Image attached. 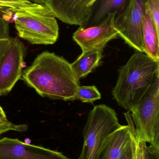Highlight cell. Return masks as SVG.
<instances>
[{"mask_svg":"<svg viewBox=\"0 0 159 159\" xmlns=\"http://www.w3.org/2000/svg\"><path fill=\"white\" fill-rule=\"evenodd\" d=\"M31 2L29 0H0V12L5 15Z\"/></svg>","mask_w":159,"mask_h":159,"instance_id":"e0dca14e","label":"cell"},{"mask_svg":"<svg viewBox=\"0 0 159 159\" xmlns=\"http://www.w3.org/2000/svg\"><path fill=\"white\" fill-rule=\"evenodd\" d=\"M128 0H102L94 15L92 20V25H96L101 21L107 16L108 13L115 11H122L127 5Z\"/></svg>","mask_w":159,"mask_h":159,"instance_id":"5bb4252c","label":"cell"},{"mask_svg":"<svg viewBox=\"0 0 159 159\" xmlns=\"http://www.w3.org/2000/svg\"><path fill=\"white\" fill-rule=\"evenodd\" d=\"M94 0H46L45 4L57 18L66 24L82 26L92 16Z\"/></svg>","mask_w":159,"mask_h":159,"instance_id":"9c48e42d","label":"cell"},{"mask_svg":"<svg viewBox=\"0 0 159 159\" xmlns=\"http://www.w3.org/2000/svg\"><path fill=\"white\" fill-rule=\"evenodd\" d=\"M118 71L112 94L118 104L130 112L145 96L159 74V61L136 51Z\"/></svg>","mask_w":159,"mask_h":159,"instance_id":"7a4b0ae2","label":"cell"},{"mask_svg":"<svg viewBox=\"0 0 159 159\" xmlns=\"http://www.w3.org/2000/svg\"><path fill=\"white\" fill-rule=\"evenodd\" d=\"M125 116L128 122V125L131 130L132 138L119 159H134L136 140L134 131V125L129 113L128 112L125 113Z\"/></svg>","mask_w":159,"mask_h":159,"instance_id":"2e32d148","label":"cell"},{"mask_svg":"<svg viewBox=\"0 0 159 159\" xmlns=\"http://www.w3.org/2000/svg\"><path fill=\"white\" fill-rule=\"evenodd\" d=\"M21 79L41 97L73 101L79 80L71 63L53 52L39 54L22 73Z\"/></svg>","mask_w":159,"mask_h":159,"instance_id":"6da1fadb","label":"cell"},{"mask_svg":"<svg viewBox=\"0 0 159 159\" xmlns=\"http://www.w3.org/2000/svg\"><path fill=\"white\" fill-rule=\"evenodd\" d=\"M29 1L36 3L45 4L46 0H29Z\"/></svg>","mask_w":159,"mask_h":159,"instance_id":"d4e9b609","label":"cell"},{"mask_svg":"<svg viewBox=\"0 0 159 159\" xmlns=\"http://www.w3.org/2000/svg\"><path fill=\"white\" fill-rule=\"evenodd\" d=\"M101 98V93L95 86H79L74 100H80L82 102L92 103Z\"/></svg>","mask_w":159,"mask_h":159,"instance_id":"9a60e30c","label":"cell"},{"mask_svg":"<svg viewBox=\"0 0 159 159\" xmlns=\"http://www.w3.org/2000/svg\"><path fill=\"white\" fill-rule=\"evenodd\" d=\"M132 138L129 125H121L107 137L98 159H119Z\"/></svg>","mask_w":159,"mask_h":159,"instance_id":"8fae6325","label":"cell"},{"mask_svg":"<svg viewBox=\"0 0 159 159\" xmlns=\"http://www.w3.org/2000/svg\"><path fill=\"white\" fill-rule=\"evenodd\" d=\"M147 143L145 142H137L136 141L134 159H145L144 147Z\"/></svg>","mask_w":159,"mask_h":159,"instance_id":"7402d4cb","label":"cell"},{"mask_svg":"<svg viewBox=\"0 0 159 159\" xmlns=\"http://www.w3.org/2000/svg\"><path fill=\"white\" fill-rule=\"evenodd\" d=\"M145 159H159V147L150 145L144 147Z\"/></svg>","mask_w":159,"mask_h":159,"instance_id":"ffe728a7","label":"cell"},{"mask_svg":"<svg viewBox=\"0 0 159 159\" xmlns=\"http://www.w3.org/2000/svg\"><path fill=\"white\" fill-rule=\"evenodd\" d=\"M102 50H91L82 52L72 63V69L77 79L86 77L99 65L103 57Z\"/></svg>","mask_w":159,"mask_h":159,"instance_id":"4fadbf2b","label":"cell"},{"mask_svg":"<svg viewBox=\"0 0 159 159\" xmlns=\"http://www.w3.org/2000/svg\"><path fill=\"white\" fill-rule=\"evenodd\" d=\"M97 1H98V0H94V4H95V3L96 2H97Z\"/></svg>","mask_w":159,"mask_h":159,"instance_id":"484cf974","label":"cell"},{"mask_svg":"<svg viewBox=\"0 0 159 159\" xmlns=\"http://www.w3.org/2000/svg\"><path fill=\"white\" fill-rule=\"evenodd\" d=\"M15 22L18 35L33 45H52L59 36L56 17L45 4L31 2L2 17Z\"/></svg>","mask_w":159,"mask_h":159,"instance_id":"3957f363","label":"cell"},{"mask_svg":"<svg viewBox=\"0 0 159 159\" xmlns=\"http://www.w3.org/2000/svg\"><path fill=\"white\" fill-rule=\"evenodd\" d=\"M145 9L150 15L159 35V0H147Z\"/></svg>","mask_w":159,"mask_h":159,"instance_id":"ac0fdd59","label":"cell"},{"mask_svg":"<svg viewBox=\"0 0 159 159\" xmlns=\"http://www.w3.org/2000/svg\"><path fill=\"white\" fill-rule=\"evenodd\" d=\"M0 159H70L61 152L5 137L0 140Z\"/></svg>","mask_w":159,"mask_h":159,"instance_id":"30bf717a","label":"cell"},{"mask_svg":"<svg viewBox=\"0 0 159 159\" xmlns=\"http://www.w3.org/2000/svg\"><path fill=\"white\" fill-rule=\"evenodd\" d=\"M115 111L108 106H95L83 130V148L77 159H98L108 136L121 127Z\"/></svg>","mask_w":159,"mask_h":159,"instance_id":"277c9868","label":"cell"},{"mask_svg":"<svg viewBox=\"0 0 159 159\" xmlns=\"http://www.w3.org/2000/svg\"><path fill=\"white\" fill-rule=\"evenodd\" d=\"M147 0H129L126 7L117 15L115 27L119 36L136 51L143 53V25Z\"/></svg>","mask_w":159,"mask_h":159,"instance_id":"8992f818","label":"cell"},{"mask_svg":"<svg viewBox=\"0 0 159 159\" xmlns=\"http://www.w3.org/2000/svg\"><path fill=\"white\" fill-rule=\"evenodd\" d=\"M7 118L6 115L3 109L2 108V107L0 106V121H7Z\"/></svg>","mask_w":159,"mask_h":159,"instance_id":"cb8c5ba5","label":"cell"},{"mask_svg":"<svg viewBox=\"0 0 159 159\" xmlns=\"http://www.w3.org/2000/svg\"><path fill=\"white\" fill-rule=\"evenodd\" d=\"M12 38L10 37L9 39H0V61L10 45Z\"/></svg>","mask_w":159,"mask_h":159,"instance_id":"603a6c76","label":"cell"},{"mask_svg":"<svg viewBox=\"0 0 159 159\" xmlns=\"http://www.w3.org/2000/svg\"><path fill=\"white\" fill-rule=\"evenodd\" d=\"M143 53L159 61V35L148 12L146 10L143 25Z\"/></svg>","mask_w":159,"mask_h":159,"instance_id":"7c38bea8","label":"cell"},{"mask_svg":"<svg viewBox=\"0 0 159 159\" xmlns=\"http://www.w3.org/2000/svg\"><path fill=\"white\" fill-rule=\"evenodd\" d=\"M118 11L109 12L100 23L91 26H79L73 34V41L80 47L82 52L91 50H103L110 41L117 38L115 27Z\"/></svg>","mask_w":159,"mask_h":159,"instance_id":"52a82bcc","label":"cell"},{"mask_svg":"<svg viewBox=\"0 0 159 159\" xmlns=\"http://www.w3.org/2000/svg\"><path fill=\"white\" fill-rule=\"evenodd\" d=\"M27 129L28 126L25 124L17 125L8 120L6 121H0V135L11 130L19 132L25 131L27 130Z\"/></svg>","mask_w":159,"mask_h":159,"instance_id":"d6986e66","label":"cell"},{"mask_svg":"<svg viewBox=\"0 0 159 159\" xmlns=\"http://www.w3.org/2000/svg\"><path fill=\"white\" fill-rule=\"evenodd\" d=\"M130 112L136 141L159 147V74L145 96Z\"/></svg>","mask_w":159,"mask_h":159,"instance_id":"5b68a950","label":"cell"},{"mask_svg":"<svg viewBox=\"0 0 159 159\" xmlns=\"http://www.w3.org/2000/svg\"><path fill=\"white\" fill-rule=\"evenodd\" d=\"M9 22L0 16V39L10 38Z\"/></svg>","mask_w":159,"mask_h":159,"instance_id":"44dd1931","label":"cell"},{"mask_svg":"<svg viewBox=\"0 0 159 159\" xmlns=\"http://www.w3.org/2000/svg\"><path fill=\"white\" fill-rule=\"evenodd\" d=\"M26 53L23 43L17 38H12L0 61V96L9 93L21 79Z\"/></svg>","mask_w":159,"mask_h":159,"instance_id":"ba28073f","label":"cell"}]
</instances>
